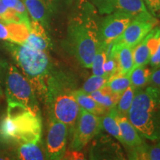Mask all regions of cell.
Here are the masks:
<instances>
[{"label":"cell","instance_id":"cell-1","mask_svg":"<svg viewBox=\"0 0 160 160\" xmlns=\"http://www.w3.org/2000/svg\"><path fill=\"white\" fill-rule=\"evenodd\" d=\"M75 90L74 80L71 75L52 68L45 80L42 99L48 116L66 124L71 132L81 109L73 96Z\"/></svg>","mask_w":160,"mask_h":160},{"label":"cell","instance_id":"cell-2","mask_svg":"<svg viewBox=\"0 0 160 160\" xmlns=\"http://www.w3.org/2000/svg\"><path fill=\"white\" fill-rule=\"evenodd\" d=\"M41 115H37L25 106L8 102L7 112L0 120V140L9 145L39 143L42 136Z\"/></svg>","mask_w":160,"mask_h":160},{"label":"cell","instance_id":"cell-3","mask_svg":"<svg viewBox=\"0 0 160 160\" xmlns=\"http://www.w3.org/2000/svg\"><path fill=\"white\" fill-rule=\"evenodd\" d=\"M99 27L93 16L85 12L70 20L63 46L85 68H91L99 42Z\"/></svg>","mask_w":160,"mask_h":160},{"label":"cell","instance_id":"cell-4","mask_svg":"<svg viewBox=\"0 0 160 160\" xmlns=\"http://www.w3.org/2000/svg\"><path fill=\"white\" fill-rule=\"evenodd\" d=\"M128 118L142 137L160 141V88L136 89Z\"/></svg>","mask_w":160,"mask_h":160},{"label":"cell","instance_id":"cell-5","mask_svg":"<svg viewBox=\"0 0 160 160\" xmlns=\"http://www.w3.org/2000/svg\"><path fill=\"white\" fill-rule=\"evenodd\" d=\"M3 45L10 52L35 91H37V94L42 98L45 80L53 68L47 53L11 42H4Z\"/></svg>","mask_w":160,"mask_h":160},{"label":"cell","instance_id":"cell-6","mask_svg":"<svg viewBox=\"0 0 160 160\" xmlns=\"http://www.w3.org/2000/svg\"><path fill=\"white\" fill-rule=\"evenodd\" d=\"M4 82L7 102L20 103L35 114L41 115L35 90L15 65L9 64Z\"/></svg>","mask_w":160,"mask_h":160},{"label":"cell","instance_id":"cell-7","mask_svg":"<svg viewBox=\"0 0 160 160\" xmlns=\"http://www.w3.org/2000/svg\"><path fill=\"white\" fill-rule=\"evenodd\" d=\"M102 129V117L81 108L71 131L73 137L70 149L80 151L93 138L99 134Z\"/></svg>","mask_w":160,"mask_h":160},{"label":"cell","instance_id":"cell-8","mask_svg":"<svg viewBox=\"0 0 160 160\" xmlns=\"http://www.w3.org/2000/svg\"><path fill=\"white\" fill-rule=\"evenodd\" d=\"M49 125L45 145V157L48 159H63L66 152L69 128L55 117L48 116Z\"/></svg>","mask_w":160,"mask_h":160},{"label":"cell","instance_id":"cell-9","mask_svg":"<svg viewBox=\"0 0 160 160\" xmlns=\"http://www.w3.org/2000/svg\"><path fill=\"white\" fill-rule=\"evenodd\" d=\"M157 24V19L151 13L138 16L133 18L122 34L113 41L133 49L142 41L152 29L154 28Z\"/></svg>","mask_w":160,"mask_h":160},{"label":"cell","instance_id":"cell-10","mask_svg":"<svg viewBox=\"0 0 160 160\" xmlns=\"http://www.w3.org/2000/svg\"><path fill=\"white\" fill-rule=\"evenodd\" d=\"M133 17L125 13L116 12L104 18L99 27V41L108 45L120 37Z\"/></svg>","mask_w":160,"mask_h":160},{"label":"cell","instance_id":"cell-11","mask_svg":"<svg viewBox=\"0 0 160 160\" xmlns=\"http://www.w3.org/2000/svg\"><path fill=\"white\" fill-rule=\"evenodd\" d=\"M96 5L102 14L121 12L134 18L150 13L143 0H96Z\"/></svg>","mask_w":160,"mask_h":160},{"label":"cell","instance_id":"cell-12","mask_svg":"<svg viewBox=\"0 0 160 160\" xmlns=\"http://www.w3.org/2000/svg\"><path fill=\"white\" fill-rule=\"evenodd\" d=\"M95 140L91 151H90V159H124L121 148L110 137H102Z\"/></svg>","mask_w":160,"mask_h":160},{"label":"cell","instance_id":"cell-13","mask_svg":"<svg viewBox=\"0 0 160 160\" xmlns=\"http://www.w3.org/2000/svg\"><path fill=\"white\" fill-rule=\"evenodd\" d=\"M30 27L24 23L0 22V39L23 45L29 35Z\"/></svg>","mask_w":160,"mask_h":160},{"label":"cell","instance_id":"cell-14","mask_svg":"<svg viewBox=\"0 0 160 160\" xmlns=\"http://www.w3.org/2000/svg\"><path fill=\"white\" fill-rule=\"evenodd\" d=\"M23 45L38 51H46L51 47L52 44L45 27L38 22L32 20L29 35Z\"/></svg>","mask_w":160,"mask_h":160},{"label":"cell","instance_id":"cell-15","mask_svg":"<svg viewBox=\"0 0 160 160\" xmlns=\"http://www.w3.org/2000/svg\"><path fill=\"white\" fill-rule=\"evenodd\" d=\"M117 119L123 139L124 145L128 146L131 149L142 145L144 142L141 138V135L133 124L130 122L128 117L119 115L118 113Z\"/></svg>","mask_w":160,"mask_h":160},{"label":"cell","instance_id":"cell-16","mask_svg":"<svg viewBox=\"0 0 160 160\" xmlns=\"http://www.w3.org/2000/svg\"><path fill=\"white\" fill-rule=\"evenodd\" d=\"M23 3L32 20L47 27L51 12V5L48 0H24Z\"/></svg>","mask_w":160,"mask_h":160},{"label":"cell","instance_id":"cell-17","mask_svg":"<svg viewBox=\"0 0 160 160\" xmlns=\"http://www.w3.org/2000/svg\"><path fill=\"white\" fill-rule=\"evenodd\" d=\"M111 47L117 52L119 74H130L133 66V49L125 45L118 44L113 41Z\"/></svg>","mask_w":160,"mask_h":160},{"label":"cell","instance_id":"cell-18","mask_svg":"<svg viewBox=\"0 0 160 160\" xmlns=\"http://www.w3.org/2000/svg\"><path fill=\"white\" fill-rule=\"evenodd\" d=\"M73 96L78 105H79L80 108L85 110L90 113L102 117L109 111L104 106L98 103L97 101H95L91 95L85 93L82 89H76L73 91Z\"/></svg>","mask_w":160,"mask_h":160},{"label":"cell","instance_id":"cell-19","mask_svg":"<svg viewBox=\"0 0 160 160\" xmlns=\"http://www.w3.org/2000/svg\"><path fill=\"white\" fill-rule=\"evenodd\" d=\"M14 153L16 159L22 160H42L45 159L42 151L38 145V143L19 144Z\"/></svg>","mask_w":160,"mask_h":160},{"label":"cell","instance_id":"cell-20","mask_svg":"<svg viewBox=\"0 0 160 160\" xmlns=\"http://www.w3.org/2000/svg\"><path fill=\"white\" fill-rule=\"evenodd\" d=\"M117 108L114 107L110 109L102 117V128L106 132H108L112 137L116 138L123 145V139L121 135L117 119Z\"/></svg>","mask_w":160,"mask_h":160},{"label":"cell","instance_id":"cell-21","mask_svg":"<svg viewBox=\"0 0 160 160\" xmlns=\"http://www.w3.org/2000/svg\"><path fill=\"white\" fill-rule=\"evenodd\" d=\"M91 97L98 103L110 110L117 106L120 96L114 94L106 86L90 93Z\"/></svg>","mask_w":160,"mask_h":160},{"label":"cell","instance_id":"cell-22","mask_svg":"<svg viewBox=\"0 0 160 160\" xmlns=\"http://www.w3.org/2000/svg\"><path fill=\"white\" fill-rule=\"evenodd\" d=\"M133 66L132 70L137 68L138 67H141V66H145L149 63L151 53L145 37L133 48Z\"/></svg>","mask_w":160,"mask_h":160},{"label":"cell","instance_id":"cell-23","mask_svg":"<svg viewBox=\"0 0 160 160\" xmlns=\"http://www.w3.org/2000/svg\"><path fill=\"white\" fill-rule=\"evenodd\" d=\"M131 85L130 74H117L110 78L105 84L106 87L114 94L121 96Z\"/></svg>","mask_w":160,"mask_h":160},{"label":"cell","instance_id":"cell-24","mask_svg":"<svg viewBox=\"0 0 160 160\" xmlns=\"http://www.w3.org/2000/svg\"><path fill=\"white\" fill-rule=\"evenodd\" d=\"M151 71V70L145 68V66H141L132 70L130 73L131 85L135 89L142 88L149 84Z\"/></svg>","mask_w":160,"mask_h":160},{"label":"cell","instance_id":"cell-25","mask_svg":"<svg viewBox=\"0 0 160 160\" xmlns=\"http://www.w3.org/2000/svg\"><path fill=\"white\" fill-rule=\"evenodd\" d=\"M108 45L99 42L97 51L94 55L92 63V71L94 75H104V64H105L108 55Z\"/></svg>","mask_w":160,"mask_h":160},{"label":"cell","instance_id":"cell-26","mask_svg":"<svg viewBox=\"0 0 160 160\" xmlns=\"http://www.w3.org/2000/svg\"><path fill=\"white\" fill-rule=\"evenodd\" d=\"M136 89L130 85L123 93L120 96L117 105L116 106L117 112L119 115L128 117L129 110L131 108L133 97H134Z\"/></svg>","mask_w":160,"mask_h":160},{"label":"cell","instance_id":"cell-27","mask_svg":"<svg viewBox=\"0 0 160 160\" xmlns=\"http://www.w3.org/2000/svg\"><path fill=\"white\" fill-rule=\"evenodd\" d=\"M108 80V79L105 76L93 74L86 80L85 82L83 84L82 90L85 91V93L90 94L92 92L102 89V88L105 87Z\"/></svg>","mask_w":160,"mask_h":160},{"label":"cell","instance_id":"cell-28","mask_svg":"<svg viewBox=\"0 0 160 160\" xmlns=\"http://www.w3.org/2000/svg\"><path fill=\"white\" fill-rule=\"evenodd\" d=\"M2 2L7 8L14 9L23 17L29 18L25 4L21 0H2Z\"/></svg>","mask_w":160,"mask_h":160},{"label":"cell","instance_id":"cell-29","mask_svg":"<svg viewBox=\"0 0 160 160\" xmlns=\"http://www.w3.org/2000/svg\"><path fill=\"white\" fill-rule=\"evenodd\" d=\"M149 84L151 86L160 88V68L153 69L151 71V77H150Z\"/></svg>","mask_w":160,"mask_h":160},{"label":"cell","instance_id":"cell-30","mask_svg":"<svg viewBox=\"0 0 160 160\" xmlns=\"http://www.w3.org/2000/svg\"><path fill=\"white\" fill-rule=\"evenodd\" d=\"M149 62L152 68L157 69L158 68H160V43L158 46L157 51L151 57Z\"/></svg>","mask_w":160,"mask_h":160},{"label":"cell","instance_id":"cell-31","mask_svg":"<svg viewBox=\"0 0 160 160\" xmlns=\"http://www.w3.org/2000/svg\"><path fill=\"white\" fill-rule=\"evenodd\" d=\"M153 14L160 11V0H143Z\"/></svg>","mask_w":160,"mask_h":160},{"label":"cell","instance_id":"cell-32","mask_svg":"<svg viewBox=\"0 0 160 160\" xmlns=\"http://www.w3.org/2000/svg\"><path fill=\"white\" fill-rule=\"evenodd\" d=\"M8 67L9 64L7 62V61L0 58V84L3 82L4 80H5V75Z\"/></svg>","mask_w":160,"mask_h":160},{"label":"cell","instance_id":"cell-33","mask_svg":"<svg viewBox=\"0 0 160 160\" xmlns=\"http://www.w3.org/2000/svg\"><path fill=\"white\" fill-rule=\"evenodd\" d=\"M64 159H84V156L79 153V151H68L67 153L65 152V154L64 156Z\"/></svg>","mask_w":160,"mask_h":160},{"label":"cell","instance_id":"cell-34","mask_svg":"<svg viewBox=\"0 0 160 160\" xmlns=\"http://www.w3.org/2000/svg\"><path fill=\"white\" fill-rule=\"evenodd\" d=\"M15 159L14 155L10 154L7 150H0V160Z\"/></svg>","mask_w":160,"mask_h":160},{"label":"cell","instance_id":"cell-35","mask_svg":"<svg viewBox=\"0 0 160 160\" xmlns=\"http://www.w3.org/2000/svg\"><path fill=\"white\" fill-rule=\"evenodd\" d=\"M9 145H11L4 142L0 140V150H7Z\"/></svg>","mask_w":160,"mask_h":160},{"label":"cell","instance_id":"cell-36","mask_svg":"<svg viewBox=\"0 0 160 160\" xmlns=\"http://www.w3.org/2000/svg\"><path fill=\"white\" fill-rule=\"evenodd\" d=\"M3 95H4L3 90H2V86H1V84H0V98L2 97Z\"/></svg>","mask_w":160,"mask_h":160},{"label":"cell","instance_id":"cell-37","mask_svg":"<svg viewBox=\"0 0 160 160\" xmlns=\"http://www.w3.org/2000/svg\"><path fill=\"white\" fill-rule=\"evenodd\" d=\"M0 22H2V18H1V16H0Z\"/></svg>","mask_w":160,"mask_h":160}]
</instances>
